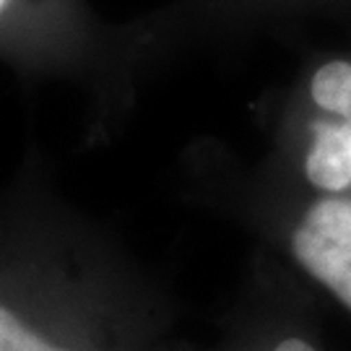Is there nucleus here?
Here are the masks:
<instances>
[{"label": "nucleus", "mask_w": 351, "mask_h": 351, "mask_svg": "<svg viewBox=\"0 0 351 351\" xmlns=\"http://www.w3.org/2000/svg\"><path fill=\"white\" fill-rule=\"evenodd\" d=\"M65 0H0V24L5 21H19L26 13L47 11V8H58Z\"/></svg>", "instance_id": "423d86ee"}, {"label": "nucleus", "mask_w": 351, "mask_h": 351, "mask_svg": "<svg viewBox=\"0 0 351 351\" xmlns=\"http://www.w3.org/2000/svg\"><path fill=\"white\" fill-rule=\"evenodd\" d=\"M229 8L247 13H326L351 19V0H224Z\"/></svg>", "instance_id": "39448f33"}, {"label": "nucleus", "mask_w": 351, "mask_h": 351, "mask_svg": "<svg viewBox=\"0 0 351 351\" xmlns=\"http://www.w3.org/2000/svg\"><path fill=\"white\" fill-rule=\"evenodd\" d=\"M284 180L313 195L351 198V117L284 120L278 133Z\"/></svg>", "instance_id": "7ed1b4c3"}, {"label": "nucleus", "mask_w": 351, "mask_h": 351, "mask_svg": "<svg viewBox=\"0 0 351 351\" xmlns=\"http://www.w3.org/2000/svg\"><path fill=\"white\" fill-rule=\"evenodd\" d=\"M258 297L239 317L226 351H326L310 315L291 294L263 287Z\"/></svg>", "instance_id": "20e7f679"}, {"label": "nucleus", "mask_w": 351, "mask_h": 351, "mask_svg": "<svg viewBox=\"0 0 351 351\" xmlns=\"http://www.w3.org/2000/svg\"><path fill=\"white\" fill-rule=\"evenodd\" d=\"M255 213L302 276L351 315V198L265 193Z\"/></svg>", "instance_id": "f257e3e1"}, {"label": "nucleus", "mask_w": 351, "mask_h": 351, "mask_svg": "<svg viewBox=\"0 0 351 351\" xmlns=\"http://www.w3.org/2000/svg\"><path fill=\"white\" fill-rule=\"evenodd\" d=\"M0 351H128L125 333L91 326L86 313L52 310L0 289Z\"/></svg>", "instance_id": "f03ea898"}]
</instances>
